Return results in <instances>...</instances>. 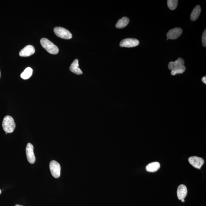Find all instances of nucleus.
<instances>
[{
	"instance_id": "nucleus-1",
	"label": "nucleus",
	"mask_w": 206,
	"mask_h": 206,
	"mask_svg": "<svg viewBox=\"0 0 206 206\" xmlns=\"http://www.w3.org/2000/svg\"><path fill=\"white\" fill-rule=\"evenodd\" d=\"M4 131L7 133H11L14 131L16 127L14 119L10 116H7L4 118L2 123Z\"/></svg>"
},
{
	"instance_id": "nucleus-2",
	"label": "nucleus",
	"mask_w": 206,
	"mask_h": 206,
	"mask_svg": "<svg viewBox=\"0 0 206 206\" xmlns=\"http://www.w3.org/2000/svg\"><path fill=\"white\" fill-rule=\"evenodd\" d=\"M40 42L43 48L50 54L55 55L59 52V49L58 47L49 39L43 38L40 40Z\"/></svg>"
},
{
	"instance_id": "nucleus-3",
	"label": "nucleus",
	"mask_w": 206,
	"mask_h": 206,
	"mask_svg": "<svg viewBox=\"0 0 206 206\" xmlns=\"http://www.w3.org/2000/svg\"><path fill=\"white\" fill-rule=\"evenodd\" d=\"M54 32L58 37L62 39H69L72 37L71 32L67 29L61 27H55L54 29Z\"/></svg>"
},
{
	"instance_id": "nucleus-4",
	"label": "nucleus",
	"mask_w": 206,
	"mask_h": 206,
	"mask_svg": "<svg viewBox=\"0 0 206 206\" xmlns=\"http://www.w3.org/2000/svg\"><path fill=\"white\" fill-rule=\"evenodd\" d=\"M49 168L53 177L55 178H59L60 177L61 166L59 163L56 161H52L50 163Z\"/></svg>"
},
{
	"instance_id": "nucleus-5",
	"label": "nucleus",
	"mask_w": 206,
	"mask_h": 206,
	"mask_svg": "<svg viewBox=\"0 0 206 206\" xmlns=\"http://www.w3.org/2000/svg\"><path fill=\"white\" fill-rule=\"evenodd\" d=\"M27 160L28 162L31 164L35 163L36 161L34 153V147L31 143H28L26 148Z\"/></svg>"
},
{
	"instance_id": "nucleus-6",
	"label": "nucleus",
	"mask_w": 206,
	"mask_h": 206,
	"mask_svg": "<svg viewBox=\"0 0 206 206\" xmlns=\"http://www.w3.org/2000/svg\"><path fill=\"white\" fill-rule=\"evenodd\" d=\"M139 42L138 39L135 38H127L121 41V47H133L137 46L139 44Z\"/></svg>"
},
{
	"instance_id": "nucleus-7",
	"label": "nucleus",
	"mask_w": 206,
	"mask_h": 206,
	"mask_svg": "<svg viewBox=\"0 0 206 206\" xmlns=\"http://www.w3.org/2000/svg\"><path fill=\"white\" fill-rule=\"evenodd\" d=\"M189 162L194 167L200 169L204 163V160L198 157L192 156L189 158Z\"/></svg>"
},
{
	"instance_id": "nucleus-8",
	"label": "nucleus",
	"mask_w": 206,
	"mask_h": 206,
	"mask_svg": "<svg viewBox=\"0 0 206 206\" xmlns=\"http://www.w3.org/2000/svg\"><path fill=\"white\" fill-rule=\"evenodd\" d=\"M181 28H177L170 30L167 34L168 38L170 39H177L180 37L182 33Z\"/></svg>"
},
{
	"instance_id": "nucleus-9",
	"label": "nucleus",
	"mask_w": 206,
	"mask_h": 206,
	"mask_svg": "<svg viewBox=\"0 0 206 206\" xmlns=\"http://www.w3.org/2000/svg\"><path fill=\"white\" fill-rule=\"evenodd\" d=\"M35 47L32 45H28L20 51V56L26 57L31 56L35 53Z\"/></svg>"
},
{
	"instance_id": "nucleus-10",
	"label": "nucleus",
	"mask_w": 206,
	"mask_h": 206,
	"mask_svg": "<svg viewBox=\"0 0 206 206\" xmlns=\"http://www.w3.org/2000/svg\"><path fill=\"white\" fill-rule=\"evenodd\" d=\"M184 60L181 58H179L175 61L169 62L168 66L169 70L172 71L180 68L184 65Z\"/></svg>"
},
{
	"instance_id": "nucleus-11",
	"label": "nucleus",
	"mask_w": 206,
	"mask_h": 206,
	"mask_svg": "<svg viewBox=\"0 0 206 206\" xmlns=\"http://www.w3.org/2000/svg\"><path fill=\"white\" fill-rule=\"evenodd\" d=\"M188 193L186 186L183 184H181L177 188V197L179 200L184 199L187 196Z\"/></svg>"
},
{
	"instance_id": "nucleus-12",
	"label": "nucleus",
	"mask_w": 206,
	"mask_h": 206,
	"mask_svg": "<svg viewBox=\"0 0 206 206\" xmlns=\"http://www.w3.org/2000/svg\"><path fill=\"white\" fill-rule=\"evenodd\" d=\"M70 70L72 72L78 75H80L82 74V72L80 69L79 67L78 60V59L74 60L73 63H71L70 66Z\"/></svg>"
},
{
	"instance_id": "nucleus-13",
	"label": "nucleus",
	"mask_w": 206,
	"mask_h": 206,
	"mask_svg": "<svg viewBox=\"0 0 206 206\" xmlns=\"http://www.w3.org/2000/svg\"><path fill=\"white\" fill-rule=\"evenodd\" d=\"M160 167V165L159 162H154L149 164L146 167V170L150 172L157 171Z\"/></svg>"
},
{
	"instance_id": "nucleus-14",
	"label": "nucleus",
	"mask_w": 206,
	"mask_h": 206,
	"mask_svg": "<svg viewBox=\"0 0 206 206\" xmlns=\"http://www.w3.org/2000/svg\"><path fill=\"white\" fill-rule=\"evenodd\" d=\"M201 7L200 5H198L193 9L191 15V20L194 21L197 20L201 13Z\"/></svg>"
},
{
	"instance_id": "nucleus-15",
	"label": "nucleus",
	"mask_w": 206,
	"mask_h": 206,
	"mask_svg": "<svg viewBox=\"0 0 206 206\" xmlns=\"http://www.w3.org/2000/svg\"><path fill=\"white\" fill-rule=\"evenodd\" d=\"M129 19L127 17H123L118 21L116 27L118 28H123L125 27L129 23Z\"/></svg>"
},
{
	"instance_id": "nucleus-16",
	"label": "nucleus",
	"mask_w": 206,
	"mask_h": 206,
	"mask_svg": "<svg viewBox=\"0 0 206 206\" xmlns=\"http://www.w3.org/2000/svg\"><path fill=\"white\" fill-rule=\"evenodd\" d=\"M32 69L30 67H27L21 74V77L24 79H27L32 76Z\"/></svg>"
},
{
	"instance_id": "nucleus-17",
	"label": "nucleus",
	"mask_w": 206,
	"mask_h": 206,
	"mask_svg": "<svg viewBox=\"0 0 206 206\" xmlns=\"http://www.w3.org/2000/svg\"><path fill=\"white\" fill-rule=\"evenodd\" d=\"M178 1L177 0H168L167 1L168 6L171 10H174L177 7Z\"/></svg>"
},
{
	"instance_id": "nucleus-18",
	"label": "nucleus",
	"mask_w": 206,
	"mask_h": 206,
	"mask_svg": "<svg viewBox=\"0 0 206 206\" xmlns=\"http://www.w3.org/2000/svg\"><path fill=\"white\" fill-rule=\"evenodd\" d=\"M185 69H186V68L184 65L180 68L177 69V70H172L171 72V74L172 75L174 76L177 74H182L185 71Z\"/></svg>"
},
{
	"instance_id": "nucleus-19",
	"label": "nucleus",
	"mask_w": 206,
	"mask_h": 206,
	"mask_svg": "<svg viewBox=\"0 0 206 206\" xmlns=\"http://www.w3.org/2000/svg\"><path fill=\"white\" fill-rule=\"evenodd\" d=\"M202 43L204 47L206 46V30H205L202 36Z\"/></svg>"
},
{
	"instance_id": "nucleus-20",
	"label": "nucleus",
	"mask_w": 206,
	"mask_h": 206,
	"mask_svg": "<svg viewBox=\"0 0 206 206\" xmlns=\"http://www.w3.org/2000/svg\"><path fill=\"white\" fill-rule=\"evenodd\" d=\"M202 82H204V84H206V77L205 76L204 77H203L202 78Z\"/></svg>"
},
{
	"instance_id": "nucleus-21",
	"label": "nucleus",
	"mask_w": 206,
	"mask_h": 206,
	"mask_svg": "<svg viewBox=\"0 0 206 206\" xmlns=\"http://www.w3.org/2000/svg\"><path fill=\"white\" fill-rule=\"evenodd\" d=\"M181 200L182 202H184V201H185V200H184V199H182V200Z\"/></svg>"
},
{
	"instance_id": "nucleus-22",
	"label": "nucleus",
	"mask_w": 206,
	"mask_h": 206,
	"mask_svg": "<svg viewBox=\"0 0 206 206\" xmlns=\"http://www.w3.org/2000/svg\"><path fill=\"white\" fill-rule=\"evenodd\" d=\"M15 206H23L19 205H16Z\"/></svg>"
},
{
	"instance_id": "nucleus-23",
	"label": "nucleus",
	"mask_w": 206,
	"mask_h": 206,
	"mask_svg": "<svg viewBox=\"0 0 206 206\" xmlns=\"http://www.w3.org/2000/svg\"><path fill=\"white\" fill-rule=\"evenodd\" d=\"M1 71H0V78H1Z\"/></svg>"
},
{
	"instance_id": "nucleus-24",
	"label": "nucleus",
	"mask_w": 206,
	"mask_h": 206,
	"mask_svg": "<svg viewBox=\"0 0 206 206\" xmlns=\"http://www.w3.org/2000/svg\"><path fill=\"white\" fill-rule=\"evenodd\" d=\"M1 189H0V194H1Z\"/></svg>"
},
{
	"instance_id": "nucleus-25",
	"label": "nucleus",
	"mask_w": 206,
	"mask_h": 206,
	"mask_svg": "<svg viewBox=\"0 0 206 206\" xmlns=\"http://www.w3.org/2000/svg\"><path fill=\"white\" fill-rule=\"evenodd\" d=\"M168 39H168L167 38V40H168Z\"/></svg>"
}]
</instances>
